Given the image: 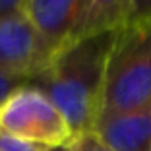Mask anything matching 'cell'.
<instances>
[{"instance_id":"cell-6","label":"cell","mask_w":151,"mask_h":151,"mask_svg":"<svg viewBox=\"0 0 151 151\" xmlns=\"http://www.w3.org/2000/svg\"><path fill=\"white\" fill-rule=\"evenodd\" d=\"M93 134L112 151H151V105L130 112L101 114Z\"/></svg>"},{"instance_id":"cell-5","label":"cell","mask_w":151,"mask_h":151,"mask_svg":"<svg viewBox=\"0 0 151 151\" xmlns=\"http://www.w3.org/2000/svg\"><path fill=\"white\" fill-rule=\"evenodd\" d=\"M89 2L91 0H25L23 14L58 52L80 37Z\"/></svg>"},{"instance_id":"cell-1","label":"cell","mask_w":151,"mask_h":151,"mask_svg":"<svg viewBox=\"0 0 151 151\" xmlns=\"http://www.w3.org/2000/svg\"><path fill=\"white\" fill-rule=\"evenodd\" d=\"M116 31L97 33L68 43L33 81L68 120L76 138L93 132L101 114L105 72Z\"/></svg>"},{"instance_id":"cell-9","label":"cell","mask_w":151,"mask_h":151,"mask_svg":"<svg viewBox=\"0 0 151 151\" xmlns=\"http://www.w3.org/2000/svg\"><path fill=\"white\" fill-rule=\"evenodd\" d=\"M66 151H112V149H109L93 132H89V134L80 136V138H76L66 147Z\"/></svg>"},{"instance_id":"cell-7","label":"cell","mask_w":151,"mask_h":151,"mask_svg":"<svg viewBox=\"0 0 151 151\" xmlns=\"http://www.w3.org/2000/svg\"><path fill=\"white\" fill-rule=\"evenodd\" d=\"M136 0H91L80 37H89L97 33L116 31L126 25ZM78 37V39H80Z\"/></svg>"},{"instance_id":"cell-11","label":"cell","mask_w":151,"mask_h":151,"mask_svg":"<svg viewBox=\"0 0 151 151\" xmlns=\"http://www.w3.org/2000/svg\"><path fill=\"white\" fill-rule=\"evenodd\" d=\"M25 0H0V22L16 14H23Z\"/></svg>"},{"instance_id":"cell-13","label":"cell","mask_w":151,"mask_h":151,"mask_svg":"<svg viewBox=\"0 0 151 151\" xmlns=\"http://www.w3.org/2000/svg\"><path fill=\"white\" fill-rule=\"evenodd\" d=\"M56 151H66V147H62V149H56Z\"/></svg>"},{"instance_id":"cell-10","label":"cell","mask_w":151,"mask_h":151,"mask_svg":"<svg viewBox=\"0 0 151 151\" xmlns=\"http://www.w3.org/2000/svg\"><path fill=\"white\" fill-rule=\"evenodd\" d=\"M149 18H151V0H136L126 23L142 22V19H149Z\"/></svg>"},{"instance_id":"cell-4","label":"cell","mask_w":151,"mask_h":151,"mask_svg":"<svg viewBox=\"0 0 151 151\" xmlns=\"http://www.w3.org/2000/svg\"><path fill=\"white\" fill-rule=\"evenodd\" d=\"M54 47L25 14L0 22V76L33 81L50 66Z\"/></svg>"},{"instance_id":"cell-8","label":"cell","mask_w":151,"mask_h":151,"mask_svg":"<svg viewBox=\"0 0 151 151\" xmlns=\"http://www.w3.org/2000/svg\"><path fill=\"white\" fill-rule=\"evenodd\" d=\"M0 151H56V149L41 145V143L27 142V139L14 138L8 134H0Z\"/></svg>"},{"instance_id":"cell-3","label":"cell","mask_w":151,"mask_h":151,"mask_svg":"<svg viewBox=\"0 0 151 151\" xmlns=\"http://www.w3.org/2000/svg\"><path fill=\"white\" fill-rule=\"evenodd\" d=\"M0 134L62 149L76 139L68 120L50 97L33 83H23L0 105Z\"/></svg>"},{"instance_id":"cell-12","label":"cell","mask_w":151,"mask_h":151,"mask_svg":"<svg viewBox=\"0 0 151 151\" xmlns=\"http://www.w3.org/2000/svg\"><path fill=\"white\" fill-rule=\"evenodd\" d=\"M27 83V81H22V80H14V78H6V76H0V105L6 101L10 93L14 89H18L19 85Z\"/></svg>"},{"instance_id":"cell-2","label":"cell","mask_w":151,"mask_h":151,"mask_svg":"<svg viewBox=\"0 0 151 151\" xmlns=\"http://www.w3.org/2000/svg\"><path fill=\"white\" fill-rule=\"evenodd\" d=\"M149 105L151 18L116 29L107 60L101 114L130 112Z\"/></svg>"}]
</instances>
